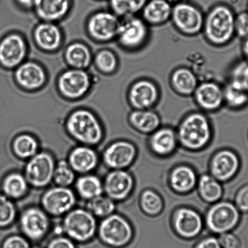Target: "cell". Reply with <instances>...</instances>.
Listing matches in <instances>:
<instances>
[{
	"label": "cell",
	"instance_id": "6da1fadb",
	"mask_svg": "<svg viewBox=\"0 0 248 248\" xmlns=\"http://www.w3.org/2000/svg\"><path fill=\"white\" fill-rule=\"evenodd\" d=\"M235 14L226 4H216L204 14L203 33L209 45L223 47L230 44L235 37Z\"/></svg>",
	"mask_w": 248,
	"mask_h": 248
},
{
	"label": "cell",
	"instance_id": "7a4b0ae2",
	"mask_svg": "<svg viewBox=\"0 0 248 248\" xmlns=\"http://www.w3.org/2000/svg\"><path fill=\"white\" fill-rule=\"evenodd\" d=\"M65 128L70 136L83 145H97L104 137L99 119L86 108H77L70 113L65 121Z\"/></svg>",
	"mask_w": 248,
	"mask_h": 248
},
{
	"label": "cell",
	"instance_id": "3957f363",
	"mask_svg": "<svg viewBox=\"0 0 248 248\" xmlns=\"http://www.w3.org/2000/svg\"><path fill=\"white\" fill-rule=\"evenodd\" d=\"M176 132L179 143L192 151L205 148L213 135L210 120L202 111H193L185 115L180 122Z\"/></svg>",
	"mask_w": 248,
	"mask_h": 248
},
{
	"label": "cell",
	"instance_id": "277c9868",
	"mask_svg": "<svg viewBox=\"0 0 248 248\" xmlns=\"http://www.w3.org/2000/svg\"><path fill=\"white\" fill-rule=\"evenodd\" d=\"M150 26L141 16L122 18L116 42L125 51L136 52L146 46L150 40Z\"/></svg>",
	"mask_w": 248,
	"mask_h": 248
},
{
	"label": "cell",
	"instance_id": "5b68a950",
	"mask_svg": "<svg viewBox=\"0 0 248 248\" xmlns=\"http://www.w3.org/2000/svg\"><path fill=\"white\" fill-rule=\"evenodd\" d=\"M101 242L110 248H124L132 242L134 230L124 217L113 213L103 218L98 225L97 233Z\"/></svg>",
	"mask_w": 248,
	"mask_h": 248
},
{
	"label": "cell",
	"instance_id": "8992f818",
	"mask_svg": "<svg viewBox=\"0 0 248 248\" xmlns=\"http://www.w3.org/2000/svg\"><path fill=\"white\" fill-rule=\"evenodd\" d=\"M93 77L87 70L69 67L60 73L56 81L58 93L65 100L83 99L92 90Z\"/></svg>",
	"mask_w": 248,
	"mask_h": 248
},
{
	"label": "cell",
	"instance_id": "52a82bcc",
	"mask_svg": "<svg viewBox=\"0 0 248 248\" xmlns=\"http://www.w3.org/2000/svg\"><path fill=\"white\" fill-rule=\"evenodd\" d=\"M95 217L88 209H72L66 214L62 222V230L74 242H90L97 233Z\"/></svg>",
	"mask_w": 248,
	"mask_h": 248
},
{
	"label": "cell",
	"instance_id": "ba28073f",
	"mask_svg": "<svg viewBox=\"0 0 248 248\" xmlns=\"http://www.w3.org/2000/svg\"><path fill=\"white\" fill-rule=\"evenodd\" d=\"M204 14L195 4L180 2L172 6L170 21L175 30L187 37H194L203 31Z\"/></svg>",
	"mask_w": 248,
	"mask_h": 248
},
{
	"label": "cell",
	"instance_id": "9c48e42d",
	"mask_svg": "<svg viewBox=\"0 0 248 248\" xmlns=\"http://www.w3.org/2000/svg\"><path fill=\"white\" fill-rule=\"evenodd\" d=\"M122 19L111 11L95 12L86 22L88 37L98 43H110L116 40Z\"/></svg>",
	"mask_w": 248,
	"mask_h": 248
},
{
	"label": "cell",
	"instance_id": "30bf717a",
	"mask_svg": "<svg viewBox=\"0 0 248 248\" xmlns=\"http://www.w3.org/2000/svg\"><path fill=\"white\" fill-rule=\"evenodd\" d=\"M241 213L234 203L218 201L213 203L207 211L205 222L211 232L220 235L232 232L240 223Z\"/></svg>",
	"mask_w": 248,
	"mask_h": 248
},
{
	"label": "cell",
	"instance_id": "8fae6325",
	"mask_svg": "<svg viewBox=\"0 0 248 248\" xmlns=\"http://www.w3.org/2000/svg\"><path fill=\"white\" fill-rule=\"evenodd\" d=\"M161 91L155 81L148 78L136 79L129 86L127 100L132 109H151L157 105Z\"/></svg>",
	"mask_w": 248,
	"mask_h": 248
},
{
	"label": "cell",
	"instance_id": "7c38bea8",
	"mask_svg": "<svg viewBox=\"0 0 248 248\" xmlns=\"http://www.w3.org/2000/svg\"><path fill=\"white\" fill-rule=\"evenodd\" d=\"M29 46L23 34L13 32L0 40V66L14 70L27 59Z\"/></svg>",
	"mask_w": 248,
	"mask_h": 248
},
{
	"label": "cell",
	"instance_id": "4fadbf2b",
	"mask_svg": "<svg viewBox=\"0 0 248 248\" xmlns=\"http://www.w3.org/2000/svg\"><path fill=\"white\" fill-rule=\"evenodd\" d=\"M55 166L51 154L47 151L36 154L25 167V176L29 185L37 188L47 186L53 180Z\"/></svg>",
	"mask_w": 248,
	"mask_h": 248
},
{
	"label": "cell",
	"instance_id": "5bb4252c",
	"mask_svg": "<svg viewBox=\"0 0 248 248\" xmlns=\"http://www.w3.org/2000/svg\"><path fill=\"white\" fill-rule=\"evenodd\" d=\"M14 79L21 90L34 93L46 85L48 75L46 70L40 62L26 60L14 70Z\"/></svg>",
	"mask_w": 248,
	"mask_h": 248
},
{
	"label": "cell",
	"instance_id": "9a60e30c",
	"mask_svg": "<svg viewBox=\"0 0 248 248\" xmlns=\"http://www.w3.org/2000/svg\"><path fill=\"white\" fill-rule=\"evenodd\" d=\"M20 226L26 238L33 242H39L49 232L50 221L48 214L43 209L31 207L21 213Z\"/></svg>",
	"mask_w": 248,
	"mask_h": 248
},
{
	"label": "cell",
	"instance_id": "2e32d148",
	"mask_svg": "<svg viewBox=\"0 0 248 248\" xmlns=\"http://www.w3.org/2000/svg\"><path fill=\"white\" fill-rule=\"evenodd\" d=\"M76 196L68 187L57 186L50 187L43 194L41 200L43 210L49 215L61 216L73 209Z\"/></svg>",
	"mask_w": 248,
	"mask_h": 248
},
{
	"label": "cell",
	"instance_id": "e0dca14e",
	"mask_svg": "<svg viewBox=\"0 0 248 248\" xmlns=\"http://www.w3.org/2000/svg\"><path fill=\"white\" fill-rule=\"evenodd\" d=\"M192 97L197 107L203 112H217L225 106L223 86L215 81L199 82Z\"/></svg>",
	"mask_w": 248,
	"mask_h": 248
},
{
	"label": "cell",
	"instance_id": "ac0fdd59",
	"mask_svg": "<svg viewBox=\"0 0 248 248\" xmlns=\"http://www.w3.org/2000/svg\"><path fill=\"white\" fill-rule=\"evenodd\" d=\"M172 226L175 233L185 240L198 237L203 228V220L198 212L188 207L177 209L172 216Z\"/></svg>",
	"mask_w": 248,
	"mask_h": 248
},
{
	"label": "cell",
	"instance_id": "d6986e66",
	"mask_svg": "<svg viewBox=\"0 0 248 248\" xmlns=\"http://www.w3.org/2000/svg\"><path fill=\"white\" fill-rule=\"evenodd\" d=\"M32 39L42 51L54 54L61 49L64 35L58 23L40 21L33 30Z\"/></svg>",
	"mask_w": 248,
	"mask_h": 248
},
{
	"label": "cell",
	"instance_id": "ffe728a7",
	"mask_svg": "<svg viewBox=\"0 0 248 248\" xmlns=\"http://www.w3.org/2000/svg\"><path fill=\"white\" fill-rule=\"evenodd\" d=\"M136 146L131 142L119 140L113 142L103 154V162L113 170H125L131 166L137 157Z\"/></svg>",
	"mask_w": 248,
	"mask_h": 248
},
{
	"label": "cell",
	"instance_id": "44dd1931",
	"mask_svg": "<svg viewBox=\"0 0 248 248\" xmlns=\"http://www.w3.org/2000/svg\"><path fill=\"white\" fill-rule=\"evenodd\" d=\"M240 163L239 156L234 151L222 149L217 152L211 158L210 174L219 182L230 181L239 171Z\"/></svg>",
	"mask_w": 248,
	"mask_h": 248
},
{
	"label": "cell",
	"instance_id": "7402d4cb",
	"mask_svg": "<svg viewBox=\"0 0 248 248\" xmlns=\"http://www.w3.org/2000/svg\"><path fill=\"white\" fill-rule=\"evenodd\" d=\"M103 191L114 201L126 200L133 191L134 180L132 175L125 170H113L103 183Z\"/></svg>",
	"mask_w": 248,
	"mask_h": 248
},
{
	"label": "cell",
	"instance_id": "603a6c76",
	"mask_svg": "<svg viewBox=\"0 0 248 248\" xmlns=\"http://www.w3.org/2000/svg\"><path fill=\"white\" fill-rule=\"evenodd\" d=\"M71 8V0H35L33 11L40 21L58 23L68 16Z\"/></svg>",
	"mask_w": 248,
	"mask_h": 248
},
{
	"label": "cell",
	"instance_id": "cb8c5ba5",
	"mask_svg": "<svg viewBox=\"0 0 248 248\" xmlns=\"http://www.w3.org/2000/svg\"><path fill=\"white\" fill-rule=\"evenodd\" d=\"M199 83L198 77L188 67H176L170 74V88L176 94L182 97H192Z\"/></svg>",
	"mask_w": 248,
	"mask_h": 248
},
{
	"label": "cell",
	"instance_id": "d4e9b609",
	"mask_svg": "<svg viewBox=\"0 0 248 248\" xmlns=\"http://www.w3.org/2000/svg\"><path fill=\"white\" fill-rule=\"evenodd\" d=\"M178 140L176 131L170 127H160L151 134L149 145L156 155H170L176 149Z\"/></svg>",
	"mask_w": 248,
	"mask_h": 248
},
{
	"label": "cell",
	"instance_id": "484cf974",
	"mask_svg": "<svg viewBox=\"0 0 248 248\" xmlns=\"http://www.w3.org/2000/svg\"><path fill=\"white\" fill-rule=\"evenodd\" d=\"M172 6L168 0H149L142 9L140 16L149 26H163L170 20Z\"/></svg>",
	"mask_w": 248,
	"mask_h": 248
},
{
	"label": "cell",
	"instance_id": "4316f807",
	"mask_svg": "<svg viewBox=\"0 0 248 248\" xmlns=\"http://www.w3.org/2000/svg\"><path fill=\"white\" fill-rule=\"evenodd\" d=\"M67 161L75 172L86 174L97 167L98 156L91 146H79L72 149Z\"/></svg>",
	"mask_w": 248,
	"mask_h": 248
},
{
	"label": "cell",
	"instance_id": "83f0119b",
	"mask_svg": "<svg viewBox=\"0 0 248 248\" xmlns=\"http://www.w3.org/2000/svg\"><path fill=\"white\" fill-rule=\"evenodd\" d=\"M93 55L85 43L74 42L65 48L63 58L69 67L87 70L93 64Z\"/></svg>",
	"mask_w": 248,
	"mask_h": 248
},
{
	"label": "cell",
	"instance_id": "f1b7e54d",
	"mask_svg": "<svg viewBox=\"0 0 248 248\" xmlns=\"http://www.w3.org/2000/svg\"><path fill=\"white\" fill-rule=\"evenodd\" d=\"M198 178L193 168L189 166H177L170 173L169 182L170 187L179 194H186L197 186Z\"/></svg>",
	"mask_w": 248,
	"mask_h": 248
},
{
	"label": "cell",
	"instance_id": "f546056e",
	"mask_svg": "<svg viewBox=\"0 0 248 248\" xmlns=\"http://www.w3.org/2000/svg\"><path fill=\"white\" fill-rule=\"evenodd\" d=\"M131 126L142 134H151L160 127L161 118L151 109H132L128 117Z\"/></svg>",
	"mask_w": 248,
	"mask_h": 248
},
{
	"label": "cell",
	"instance_id": "4dcf8cb0",
	"mask_svg": "<svg viewBox=\"0 0 248 248\" xmlns=\"http://www.w3.org/2000/svg\"><path fill=\"white\" fill-rule=\"evenodd\" d=\"M223 86L225 106L229 109L238 110L248 106V92L239 81L228 78Z\"/></svg>",
	"mask_w": 248,
	"mask_h": 248
},
{
	"label": "cell",
	"instance_id": "1f68e13d",
	"mask_svg": "<svg viewBox=\"0 0 248 248\" xmlns=\"http://www.w3.org/2000/svg\"><path fill=\"white\" fill-rule=\"evenodd\" d=\"M28 182L25 175L18 172H11L4 176L0 182L3 194L12 200L25 196L28 190Z\"/></svg>",
	"mask_w": 248,
	"mask_h": 248
},
{
	"label": "cell",
	"instance_id": "d6a6232c",
	"mask_svg": "<svg viewBox=\"0 0 248 248\" xmlns=\"http://www.w3.org/2000/svg\"><path fill=\"white\" fill-rule=\"evenodd\" d=\"M197 188L202 200L209 203L220 201L223 193L221 182L211 174L202 175L197 181Z\"/></svg>",
	"mask_w": 248,
	"mask_h": 248
},
{
	"label": "cell",
	"instance_id": "836d02e7",
	"mask_svg": "<svg viewBox=\"0 0 248 248\" xmlns=\"http://www.w3.org/2000/svg\"><path fill=\"white\" fill-rule=\"evenodd\" d=\"M76 189L78 196L86 201H91L102 195L103 184L99 177L92 174H84L77 180Z\"/></svg>",
	"mask_w": 248,
	"mask_h": 248
},
{
	"label": "cell",
	"instance_id": "e575fe53",
	"mask_svg": "<svg viewBox=\"0 0 248 248\" xmlns=\"http://www.w3.org/2000/svg\"><path fill=\"white\" fill-rule=\"evenodd\" d=\"M93 64L100 73L112 76L119 68V59L116 53L110 49H102L93 55Z\"/></svg>",
	"mask_w": 248,
	"mask_h": 248
},
{
	"label": "cell",
	"instance_id": "d590c367",
	"mask_svg": "<svg viewBox=\"0 0 248 248\" xmlns=\"http://www.w3.org/2000/svg\"><path fill=\"white\" fill-rule=\"evenodd\" d=\"M39 144L32 135L22 134L16 136L12 143L14 154L21 159H29L38 153Z\"/></svg>",
	"mask_w": 248,
	"mask_h": 248
},
{
	"label": "cell",
	"instance_id": "8d00e7d4",
	"mask_svg": "<svg viewBox=\"0 0 248 248\" xmlns=\"http://www.w3.org/2000/svg\"><path fill=\"white\" fill-rule=\"evenodd\" d=\"M148 0H109L110 11L120 18L138 16Z\"/></svg>",
	"mask_w": 248,
	"mask_h": 248
},
{
	"label": "cell",
	"instance_id": "74e56055",
	"mask_svg": "<svg viewBox=\"0 0 248 248\" xmlns=\"http://www.w3.org/2000/svg\"><path fill=\"white\" fill-rule=\"evenodd\" d=\"M141 210L149 216H156L163 211L164 202L160 194L152 189L143 192L140 199Z\"/></svg>",
	"mask_w": 248,
	"mask_h": 248
},
{
	"label": "cell",
	"instance_id": "f35d334b",
	"mask_svg": "<svg viewBox=\"0 0 248 248\" xmlns=\"http://www.w3.org/2000/svg\"><path fill=\"white\" fill-rule=\"evenodd\" d=\"M115 203L109 197L101 196L88 201L87 209L95 217L105 218L111 215L115 211Z\"/></svg>",
	"mask_w": 248,
	"mask_h": 248
},
{
	"label": "cell",
	"instance_id": "ab89813d",
	"mask_svg": "<svg viewBox=\"0 0 248 248\" xmlns=\"http://www.w3.org/2000/svg\"><path fill=\"white\" fill-rule=\"evenodd\" d=\"M16 209L12 199L0 193V230H5L13 224Z\"/></svg>",
	"mask_w": 248,
	"mask_h": 248
},
{
	"label": "cell",
	"instance_id": "60d3db41",
	"mask_svg": "<svg viewBox=\"0 0 248 248\" xmlns=\"http://www.w3.org/2000/svg\"><path fill=\"white\" fill-rule=\"evenodd\" d=\"M75 172L68 161L60 160L55 166L53 180L57 186L69 187L76 179Z\"/></svg>",
	"mask_w": 248,
	"mask_h": 248
},
{
	"label": "cell",
	"instance_id": "b9f144b4",
	"mask_svg": "<svg viewBox=\"0 0 248 248\" xmlns=\"http://www.w3.org/2000/svg\"><path fill=\"white\" fill-rule=\"evenodd\" d=\"M228 78L239 81L248 92V62L243 59L235 62L231 67Z\"/></svg>",
	"mask_w": 248,
	"mask_h": 248
},
{
	"label": "cell",
	"instance_id": "7bdbcfd3",
	"mask_svg": "<svg viewBox=\"0 0 248 248\" xmlns=\"http://www.w3.org/2000/svg\"><path fill=\"white\" fill-rule=\"evenodd\" d=\"M235 37L244 39L248 36V12L247 11L240 12L235 14Z\"/></svg>",
	"mask_w": 248,
	"mask_h": 248
},
{
	"label": "cell",
	"instance_id": "ee69618b",
	"mask_svg": "<svg viewBox=\"0 0 248 248\" xmlns=\"http://www.w3.org/2000/svg\"><path fill=\"white\" fill-rule=\"evenodd\" d=\"M0 248H31L30 242L25 236L11 235L4 238Z\"/></svg>",
	"mask_w": 248,
	"mask_h": 248
},
{
	"label": "cell",
	"instance_id": "f6af8a7d",
	"mask_svg": "<svg viewBox=\"0 0 248 248\" xmlns=\"http://www.w3.org/2000/svg\"><path fill=\"white\" fill-rule=\"evenodd\" d=\"M234 204L241 213H248V184L238 189L235 196Z\"/></svg>",
	"mask_w": 248,
	"mask_h": 248
},
{
	"label": "cell",
	"instance_id": "bcb514c9",
	"mask_svg": "<svg viewBox=\"0 0 248 248\" xmlns=\"http://www.w3.org/2000/svg\"><path fill=\"white\" fill-rule=\"evenodd\" d=\"M218 239L222 248H241L242 243L239 237L232 232L221 233Z\"/></svg>",
	"mask_w": 248,
	"mask_h": 248
},
{
	"label": "cell",
	"instance_id": "7dc6e473",
	"mask_svg": "<svg viewBox=\"0 0 248 248\" xmlns=\"http://www.w3.org/2000/svg\"><path fill=\"white\" fill-rule=\"evenodd\" d=\"M46 248H77L76 242L67 236H58L52 238Z\"/></svg>",
	"mask_w": 248,
	"mask_h": 248
},
{
	"label": "cell",
	"instance_id": "c3c4849f",
	"mask_svg": "<svg viewBox=\"0 0 248 248\" xmlns=\"http://www.w3.org/2000/svg\"><path fill=\"white\" fill-rule=\"evenodd\" d=\"M193 248H222L221 247L218 237L214 236H208L200 240L196 243Z\"/></svg>",
	"mask_w": 248,
	"mask_h": 248
},
{
	"label": "cell",
	"instance_id": "681fc988",
	"mask_svg": "<svg viewBox=\"0 0 248 248\" xmlns=\"http://www.w3.org/2000/svg\"><path fill=\"white\" fill-rule=\"evenodd\" d=\"M16 3L21 9L25 11L33 10L35 0H16Z\"/></svg>",
	"mask_w": 248,
	"mask_h": 248
},
{
	"label": "cell",
	"instance_id": "f907efd6",
	"mask_svg": "<svg viewBox=\"0 0 248 248\" xmlns=\"http://www.w3.org/2000/svg\"><path fill=\"white\" fill-rule=\"evenodd\" d=\"M241 50H242L243 59L248 62V36L242 40Z\"/></svg>",
	"mask_w": 248,
	"mask_h": 248
},
{
	"label": "cell",
	"instance_id": "816d5d0a",
	"mask_svg": "<svg viewBox=\"0 0 248 248\" xmlns=\"http://www.w3.org/2000/svg\"><path fill=\"white\" fill-rule=\"evenodd\" d=\"M31 248H43L40 247H34Z\"/></svg>",
	"mask_w": 248,
	"mask_h": 248
},
{
	"label": "cell",
	"instance_id": "f5cc1de1",
	"mask_svg": "<svg viewBox=\"0 0 248 248\" xmlns=\"http://www.w3.org/2000/svg\"><path fill=\"white\" fill-rule=\"evenodd\" d=\"M247 11L248 12V9H247Z\"/></svg>",
	"mask_w": 248,
	"mask_h": 248
}]
</instances>
